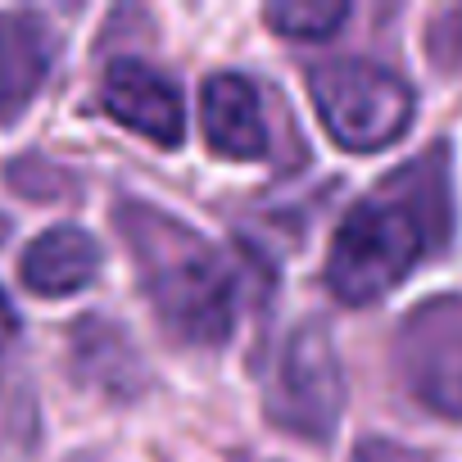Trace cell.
I'll use <instances>...</instances> for the list:
<instances>
[{
	"label": "cell",
	"instance_id": "1",
	"mask_svg": "<svg viewBox=\"0 0 462 462\" xmlns=\"http://www.w3.org/2000/svg\"><path fill=\"white\" fill-rule=\"evenodd\" d=\"M444 236H448V172H444V145H435L426 159L394 172L372 199L349 208L331 241L327 286L345 304H372L390 295L430 245H444Z\"/></svg>",
	"mask_w": 462,
	"mask_h": 462
},
{
	"label": "cell",
	"instance_id": "2",
	"mask_svg": "<svg viewBox=\"0 0 462 462\" xmlns=\"http://www.w3.org/2000/svg\"><path fill=\"white\" fill-rule=\"evenodd\" d=\"M118 231L163 331L181 345L217 349L236 327V282L217 250L181 217L141 199L118 204Z\"/></svg>",
	"mask_w": 462,
	"mask_h": 462
},
{
	"label": "cell",
	"instance_id": "3",
	"mask_svg": "<svg viewBox=\"0 0 462 462\" xmlns=\"http://www.w3.org/2000/svg\"><path fill=\"white\" fill-rule=\"evenodd\" d=\"M309 96L336 145L372 154L394 145L412 123V87L367 60H331L309 73Z\"/></svg>",
	"mask_w": 462,
	"mask_h": 462
},
{
	"label": "cell",
	"instance_id": "4",
	"mask_svg": "<svg viewBox=\"0 0 462 462\" xmlns=\"http://www.w3.org/2000/svg\"><path fill=\"white\" fill-rule=\"evenodd\" d=\"M345 412V372L322 322H300L268 376V417L300 439H331Z\"/></svg>",
	"mask_w": 462,
	"mask_h": 462
},
{
	"label": "cell",
	"instance_id": "5",
	"mask_svg": "<svg viewBox=\"0 0 462 462\" xmlns=\"http://www.w3.org/2000/svg\"><path fill=\"white\" fill-rule=\"evenodd\" d=\"M394 363L417 403L462 421V295L417 304L399 327Z\"/></svg>",
	"mask_w": 462,
	"mask_h": 462
},
{
	"label": "cell",
	"instance_id": "6",
	"mask_svg": "<svg viewBox=\"0 0 462 462\" xmlns=\"http://www.w3.org/2000/svg\"><path fill=\"white\" fill-rule=\"evenodd\" d=\"M100 96H105V109L123 127L150 136L163 150L181 145V136H186L181 87L172 78H163L154 64H145V60H114L109 73H105Z\"/></svg>",
	"mask_w": 462,
	"mask_h": 462
},
{
	"label": "cell",
	"instance_id": "7",
	"mask_svg": "<svg viewBox=\"0 0 462 462\" xmlns=\"http://www.w3.org/2000/svg\"><path fill=\"white\" fill-rule=\"evenodd\" d=\"M60 55L55 28L32 10L0 14V123H19L42 96Z\"/></svg>",
	"mask_w": 462,
	"mask_h": 462
},
{
	"label": "cell",
	"instance_id": "8",
	"mask_svg": "<svg viewBox=\"0 0 462 462\" xmlns=\"http://www.w3.org/2000/svg\"><path fill=\"white\" fill-rule=\"evenodd\" d=\"M199 118H204V141L222 159H259L268 150V127L254 87L241 73H217L204 82L199 96Z\"/></svg>",
	"mask_w": 462,
	"mask_h": 462
},
{
	"label": "cell",
	"instance_id": "9",
	"mask_svg": "<svg viewBox=\"0 0 462 462\" xmlns=\"http://www.w3.org/2000/svg\"><path fill=\"white\" fill-rule=\"evenodd\" d=\"M100 273V245L91 231L82 226H51L28 245L23 263H19V277L32 295H46V300H64L82 286H91Z\"/></svg>",
	"mask_w": 462,
	"mask_h": 462
},
{
	"label": "cell",
	"instance_id": "10",
	"mask_svg": "<svg viewBox=\"0 0 462 462\" xmlns=\"http://www.w3.org/2000/svg\"><path fill=\"white\" fill-rule=\"evenodd\" d=\"M73 367L87 385L114 394V399H127L141 390L145 372H141V358L136 349L127 345V336L114 327V322H100V318H82L78 331H73Z\"/></svg>",
	"mask_w": 462,
	"mask_h": 462
},
{
	"label": "cell",
	"instance_id": "11",
	"mask_svg": "<svg viewBox=\"0 0 462 462\" xmlns=\"http://www.w3.org/2000/svg\"><path fill=\"white\" fill-rule=\"evenodd\" d=\"M282 37H300V42H327L345 19H349V5L340 0H282V5H268L263 14Z\"/></svg>",
	"mask_w": 462,
	"mask_h": 462
},
{
	"label": "cell",
	"instance_id": "12",
	"mask_svg": "<svg viewBox=\"0 0 462 462\" xmlns=\"http://www.w3.org/2000/svg\"><path fill=\"white\" fill-rule=\"evenodd\" d=\"M430 60L462 64V10H453L439 23H430Z\"/></svg>",
	"mask_w": 462,
	"mask_h": 462
},
{
	"label": "cell",
	"instance_id": "13",
	"mask_svg": "<svg viewBox=\"0 0 462 462\" xmlns=\"http://www.w3.org/2000/svg\"><path fill=\"white\" fill-rule=\"evenodd\" d=\"M354 462H435V457H426L417 448H403L394 439H363L358 453H354Z\"/></svg>",
	"mask_w": 462,
	"mask_h": 462
},
{
	"label": "cell",
	"instance_id": "14",
	"mask_svg": "<svg viewBox=\"0 0 462 462\" xmlns=\"http://www.w3.org/2000/svg\"><path fill=\"white\" fill-rule=\"evenodd\" d=\"M14 336H19V313H14V304L5 300V291H0V354L14 345Z\"/></svg>",
	"mask_w": 462,
	"mask_h": 462
},
{
	"label": "cell",
	"instance_id": "15",
	"mask_svg": "<svg viewBox=\"0 0 462 462\" xmlns=\"http://www.w3.org/2000/svg\"><path fill=\"white\" fill-rule=\"evenodd\" d=\"M0 241H5V222H0Z\"/></svg>",
	"mask_w": 462,
	"mask_h": 462
}]
</instances>
